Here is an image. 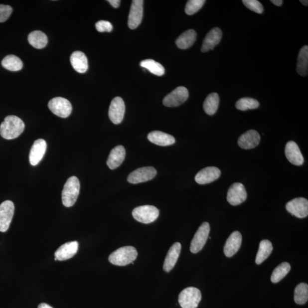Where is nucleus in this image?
Returning a JSON list of instances; mask_svg holds the SVG:
<instances>
[{"mask_svg": "<svg viewBox=\"0 0 308 308\" xmlns=\"http://www.w3.org/2000/svg\"><path fill=\"white\" fill-rule=\"evenodd\" d=\"M297 72L300 76H307L308 73V46H304L298 56Z\"/></svg>", "mask_w": 308, "mask_h": 308, "instance_id": "nucleus-30", "label": "nucleus"}, {"mask_svg": "<svg viewBox=\"0 0 308 308\" xmlns=\"http://www.w3.org/2000/svg\"><path fill=\"white\" fill-rule=\"evenodd\" d=\"M142 68L148 69L150 72L157 76H161L164 74V67L160 63L157 62L151 59L142 61L140 63Z\"/></svg>", "mask_w": 308, "mask_h": 308, "instance_id": "nucleus-33", "label": "nucleus"}, {"mask_svg": "<svg viewBox=\"0 0 308 308\" xmlns=\"http://www.w3.org/2000/svg\"><path fill=\"white\" fill-rule=\"evenodd\" d=\"M133 216L138 222L144 224L152 223L159 215V211L153 205H145L136 207L132 212Z\"/></svg>", "mask_w": 308, "mask_h": 308, "instance_id": "nucleus-4", "label": "nucleus"}, {"mask_svg": "<svg viewBox=\"0 0 308 308\" xmlns=\"http://www.w3.org/2000/svg\"><path fill=\"white\" fill-rule=\"evenodd\" d=\"M242 2L247 8L257 13L262 14L264 11L262 3L257 0H243Z\"/></svg>", "mask_w": 308, "mask_h": 308, "instance_id": "nucleus-37", "label": "nucleus"}, {"mask_svg": "<svg viewBox=\"0 0 308 308\" xmlns=\"http://www.w3.org/2000/svg\"><path fill=\"white\" fill-rule=\"evenodd\" d=\"M28 41L34 48L40 49L47 45L48 39L46 35L42 31L35 30L29 34Z\"/></svg>", "mask_w": 308, "mask_h": 308, "instance_id": "nucleus-29", "label": "nucleus"}, {"mask_svg": "<svg viewBox=\"0 0 308 308\" xmlns=\"http://www.w3.org/2000/svg\"><path fill=\"white\" fill-rule=\"evenodd\" d=\"M138 252L132 246H126L118 249L110 255L109 260L113 265L125 266L134 263L136 260Z\"/></svg>", "mask_w": 308, "mask_h": 308, "instance_id": "nucleus-2", "label": "nucleus"}, {"mask_svg": "<svg viewBox=\"0 0 308 308\" xmlns=\"http://www.w3.org/2000/svg\"><path fill=\"white\" fill-rule=\"evenodd\" d=\"M189 93L184 86L177 87L163 99V104L168 108H174L183 104L187 100Z\"/></svg>", "mask_w": 308, "mask_h": 308, "instance_id": "nucleus-8", "label": "nucleus"}, {"mask_svg": "<svg viewBox=\"0 0 308 308\" xmlns=\"http://www.w3.org/2000/svg\"><path fill=\"white\" fill-rule=\"evenodd\" d=\"M196 37L197 34L194 30H187L177 38L176 44L181 49H188L195 42Z\"/></svg>", "mask_w": 308, "mask_h": 308, "instance_id": "nucleus-26", "label": "nucleus"}, {"mask_svg": "<svg viewBox=\"0 0 308 308\" xmlns=\"http://www.w3.org/2000/svg\"><path fill=\"white\" fill-rule=\"evenodd\" d=\"M143 0H133L128 18V26L135 29L141 24L144 15Z\"/></svg>", "mask_w": 308, "mask_h": 308, "instance_id": "nucleus-12", "label": "nucleus"}, {"mask_svg": "<svg viewBox=\"0 0 308 308\" xmlns=\"http://www.w3.org/2000/svg\"><path fill=\"white\" fill-rule=\"evenodd\" d=\"M48 107L55 115L61 118L68 117L72 112V106L66 99L56 97L48 103Z\"/></svg>", "mask_w": 308, "mask_h": 308, "instance_id": "nucleus-6", "label": "nucleus"}, {"mask_svg": "<svg viewBox=\"0 0 308 308\" xmlns=\"http://www.w3.org/2000/svg\"><path fill=\"white\" fill-rule=\"evenodd\" d=\"M80 191V181L76 176H71L66 181L62 192V203L70 207L76 202Z\"/></svg>", "mask_w": 308, "mask_h": 308, "instance_id": "nucleus-3", "label": "nucleus"}, {"mask_svg": "<svg viewBox=\"0 0 308 308\" xmlns=\"http://www.w3.org/2000/svg\"><path fill=\"white\" fill-rule=\"evenodd\" d=\"M291 267L289 263L284 262L275 268L271 276V282L278 283L289 273Z\"/></svg>", "mask_w": 308, "mask_h": 308, "instance_id": "nucleus-32", "label": "nucleus"}, {"mask_svg": "<svg viewBox=\"0 0 308 308\" xmlns=\"http://www.w3.org/2000/svg\"><path fill=\"white\" fill-rule=\"evenodd\" d=\"M181 248L180 243H175L169 249L163 264L165 272H169L174 268L180 255Z\"/></svg>", "mask_w": 308, "mask_h": 308, "instance_id": "nucleus-22", "label": "nucleus"}, {"mask_svg": "<svg viewBox=\"0 0 308 308\" xmlns=\"http://www.w3.org/2000/svg\"><path fill=\"white\" fill-rule=\"evenodd\" d=\"M108 1L115 8H118L121 3L120 0H108Z\"/></svg>", "mask_w": 308, "mask_h": 308, "instance_id": "nucleus-40", "label": "nucleus"}, {"mask_svg": "<svg viewBox=\"0 0 308 308\" xmlns=\"http://www.w3.org/2000/svg\"><path fill=\"white\" fill-rule=\"evenodd\" d=\"M287 210L298 218H305L308 215V200L304 197H298L286 204Z\"/></svg>", "mask_w": 308, "mask_h": 308, "instance_id": "nucleus-10", "label": "nucleus"}, {"mask_svg": "<svg viewBox=\"0 0 308 308\" xmlns=\"http://www.w3.org/2000/svg\"><path fill=\"white\" fill-rule=\"evenodd\" d=\"M222 37V31L219 27H215L211 30L203 42L201 50L205 53L207 51L214 49V47L218 45Z\"/></svg>", "mask_w": 308, "mask_h": 308, "instance_id": "nucleus-20", "label": "nucleus"}, {"mask_svg": "<svg viewBox=\"0 0 308 308\" xmlns=\"http://www.w3.org/2000/svg\"><path fill=\"white\" fill-rule=\"evenodd\" d=\"M220 98L218 93L209 94L205 99L203 108L204 112L209 116H213L216 113L219 105Z\"/></svg>", "mask_w": 308, "mask_h": 308, "instance_id": "nucleus-28", "label": "nucleus"}, {"mask_svg": "<svg viewBox=\"0 0 308 308\" xmlns=\"http://www.w3.org/2000/svg\"><path fill=\"white\" fill-rule=\"evenodd\" d=\"M96 27L99 32H110L113 30V25L111 23L107 21L101 20L96 23Z\"/></svg>", "mask_w": 308, "mask_h": 308, "instance_id": "nucleus-39", "label": "nucleus"}, {"mask_svg": "<svg viewBox=\"0 0 308 308\" xmlns=\"http://www.w3.org/2000/svg\"><path fill=\"white\" fill-rule=\"evenodd\" d=\"M78 246V243L76 241L62 245L55 252V260L64 261L73 258L77 254Z\"/></svg>", "mask_w": 308, "mask_h": 308, "instance_id": "nucleus-18", "label": "nucleus"}, {"mask_svg": "<svg viewBox=\"0 0 308 308\" xmlns=\"http://www.w3.org/2000/svg\"><path fill=\"white\" fill-rule=\"evenodd\" d=\"M271 2L273 3L274 5L278 6H282L283 2L282 0H271Z\"/></svg>", "mask_w": 308, "mask_h": 308, "instance_id": "nucleus-41", "label": "nucleus"}, {"mask_svg": "<svg viewBox=\"0 0 308 308\" xmlns=\"http://www.w3.org/2000/svg\"><path fill=\"white\" fill-rule=\"evenodd\" d=\"M220 175L221 171L218 167H207L197 173L195 179L199 184H206L218 179Z\"/></svg>", "mask_w": 308, "mask_h": 308, "instance_id": "nucleus-15", "label": "nucleus"}, {"mask_svg": "<svg viewBox=\"0 0 308 308\" xmlns=\"http://www.w3.org/2000/svg\"><path fill=\"white\" fill-rule=\"evenodd\" d=\"M38 308H53L50 307L49 305H48V304H47L46 303H41L39 304V305L38 307Z\"/></svg>", "mask_w": 308, "mask_h": 308, "instance_id": "nucleus-42", "label": "nucleus"}, {"mask_svg": "<svg viewBox=\"0 0 308 308\" xmlns=\"http://www.w3.org/2000/svg\"><path fill=\"white\" fill-rule=\"evenodd\" d=\"M295 302L299 305H303L308 302V286L306 283H300L295 288Z\"/></svg>", "mask_w": 308, "mask_h": 308, "instance_id": "nucleus-34", "label": "nucleus"}, {"mask_svg": "<svg viewBox=\"0 0 308 308\" xmlns=\"http://www.w3.org/2000/svg\"><path fill=\"white\" fill-rule=\"evenodd\" d=\"M204 0H189L185 5V12L189 15L197 13L204 4Z\"/></svg>", "mask_w": 308, "mask_h": 308, "instance_id": "nucleus-36", "label": "nucleus"}, {"mask_svg": "<svg viewBox=\"0 0 308 308\" xmlns=\"http://www.w3.org/2000/svg\"><path fill=\"white\" fill-rule=\"evenodd\" d=\"M242 243V236L239 231L232 232L226 241L224 247L225 255L228 258L235 255L238 252Z\"/></svg>", "mask_w": 308, "mask_h": 308, "instance_id": "nucleus-17", "label": "nucleus"}, {"mask_svg": "<svg viewBox=\"0 0 308 308\" xmlns=\"http://www.w3.org/2000/svg\"><path fill=\"white\" fill-rule=\"evenodd\" d=\"M201 300L200 290L195 287H188L180 292L178 301L182 308H196Z\"/></svg>", "mask_w": 308, "mask_h": 308, "instance_id": "nucleus-5", "label": "nucleus"}, {"mask_svg": "<svg viewBox=\"0 0 308 308\" xmlns=\"http://www.w3.org/2000/svg\"><path fill=\"white\" fill-rule=\"evenodd\" d=\"M149 141L153 144L160 146H170L175 143V138L169 134L160 131H154L149 134Z\"/></svg>", "mask_w": 308, "mask_h": 308, "instance_id": "nucleus-24", "label": "nucleus"}, {"mask_svg": "<svg viewBox=\"0 0 308 308\" xmlns=\"http://www.w3.org/2000/svg\"><path fill=\"white\" fill-rule=\"evenodd\" d=\"M210 226L207 222L201 225L196 232L191 243L190 251L193 254L198 253L203 248L208 238Z\"/></svg>", "mask_w": 308, "mask_h": 308, "instance_id": "nucleus-7", "label": "nucleus"}, {"mask_svg": "<svg viewBox=\"0 0 308 308\" xmlns=\"http://www.w3.org/2000/svg\"><path fill=\"white\" fill-rule=\"evenodd\" d=\"M260 140L261 137L259 133L256 130H250L239 137L238 145L243 149H252L259 145Z\"/></svg>", "mask_w": 308, "mask_h": 308, "instance_id": "nucleus-16", "label": "nucleus"}, {"mask_svg": "<svg viewBox=\"0 0 308 308\" xmlns=\"http://www.w3.org/2000/svg\"><path fill=\"white\" fill-rule=\"evenodd\" d=\"M24 129L25 124L20 118L9 116L0 126V135L5 140H13L20 136Z\"/></svg>", "mask_w": 308, "mask_h": 308, "instance_id": "nucleus-1", "label": "nucleus"}, {"mask_svg": "<svg viewBox=\"0 0 308 308\" xmlns=\"http://www.w3.org/2000/svg\"><path fill=\"white\" fill-rule=\"evenodd\" d=\"M47 148L45 140L39 139L35 141L31 147L29 154V161L31 165H37L44 156Z\"/></svg>", "mask_w": 308, "mask_h": 308, "instance_id": "nucleus-19", "label": "nucleus"}, {"mask_svg": "<svg viewBox=\"0 0 308 308\" xmlns=\"http://www.w3.org/2000/svg\"><path fill=\"white\" fill-rule=\"evenodd\" d=\"M70 62L74 69L78 73H84L88 69V58L82 51H74L71 55Z\"/></svg>", "mask_w": 308, "mask_h": 308, "instance_id": "nucleus-25", "label": "nucleus"}, {"mask_svg": "<svg viewBox=\"0 0 308 308\" xmlns=\"http://www.w3.org/2000/svg\"><path fill=\"white\" fill-rule=\"evenodd\" d=\"M14 212V205L12 201L6 200L0 204V232H5L8 230Z\"/></svg>", "mask_w": 308, "mask_h": 308, "instance_id": "nucleus-9", "label": "nucleus"}, {"mask_svg": "<svg viewBox=\"0 0 308 308\" xmlns=\"http://www.w3.org/2000/svg\"><path fill=\"white\" fill-rule=\"evenodd\" d=\"M1 64L3 68L11 72H17L21 70L23 67L22 61L14 55L6 56L3 59Z\"/></svg>", "mask_w": 308, "mask_h": 308, "instance_id": "nucleus-31", "label": "nucleus"}, {"mask_svg": "<svg viewBox=\"0 0 308 308\" xmlns=\"http://www.w3.org/2000/svg\"><path fill=\"white\" fill-rule=\"evenodd\" d=\"M247 198V193L244 185L240 183L233 184L227 193V201L232 205L242 204Z\"/></svg>", "mask_w": 308, "mask_h": 308, "instance_id": "nucleus-14", "label": "nucleus"}, {"mask_svg": "<svg viewBox=\"0 0 308 308\" xmlns=\"http://www.w3.org/2000/svg\"><path fill=\"white\" fill-rule=\"evenodd\" d=\"M125 113V104L123 99L114 98L110 105L109 117L113 124L118 125L123 121Z\"/></svg>", "mask_w": 308, "mask_h": 308, "instance_id": "nucleus-13", "label": "nucleus"}, {"mask_svg": "<svg viewBox=\"0 0 308 308\" xmlns=\"http://www.w3.org/2000/svg\"><path fill=\"white\" fill-rule=\"evenodd\" d=\"M285 153L290 163L296 165H302L304 162V157L299 146L294 141L288 142L286 145Z\"/></svg>", "mask_w": 308, "mask_h": 308, "instance_id": "nucleus-21", "label": "nucleus"}, {"mask_svg": "<svg viewBox=\"0 0 308 308\" xmlns=\"http://www.w3.org/2000/svg\"><path fill=\"white\" fill-rule=\"evenodd\" d=\"M126 151L123 146H117L112 149L107 161L108 167L114 169L120 166L125 159Z\"/></svg>", "mask_w": 308, "mask_h": 308, "instance_id": "nucleus-23", "label": "nucleus"}, {"mask_svg": "<svg viewBox=\"0 0 308 308\" xmlns=\"http://www.w3.org/2000/svg\"><path fill=\"white\" fill-rule=\"evenodd\" d=\"M12 10V7L9 5L0 4V22L6 21L10 16Z\"/></svg>", "mask_w": 308, "mask_h": 308, "instance_id": "nucleus-38", "label": "nucleus"}, {"mask_svg": "<svg viewBox=\"0 0 308 308\" xmlns=\"http://www.w3.org/2000/svg\"><path fill=\"white\" fill-rule=\"evenodd\" d=\"M300 2H301L304 5L308 6V1H307H307H306V0H301Z\"/></svg>", "mask_w": 308, "mask_h": 308, "instance_id": "nucleus-43", "label": "nucleus"}, {"mask_svg": "<svg viewBox=\"0 0 308 308\" xmlns=\"http://www.w3.org/2000/svg\"><path fill=\"white\" fill-rule=\"evenodd\" d=\"M273 251V246L270 240H264L260 243L259 251L257 254L255 262L261 264L269 257Z\"/></svg>", "mask_w": 308, "mask_h": 308, "instance_id": "nucleus-27", "label": "nucleus"}, {"mask_svg": "<svg viewBox=\"0 0 308 308\" xmlns=\"http://www.w3.org/2000/svg\"><path fill=\"white\" fill-rule=\"evenodd\" d=\"M259 102L252 98H243L237 101L236 108L241 111L255 109L259 108Z\"/></svg>", "mask_w": 308, "mask_h": 308, "instance_id": "nucleus-35", "label": "nucleus"}, {"mask_svg": "<svg viewBox=\"0 0 308 308\" xmlns=\"http://www.w3.org/2000/svg\"><path fill=\"white\" fill-rule=\"evenodd\" d=\"M156 169L153 167H144L138 168L130 173L128 181L132 184L146 182L152 180L156 175Z\"/></svg>", "mask_w": 308, "mask_h": 308, "instance_id": "nucleus-11", "label": "nucleus"}]
</instances>
